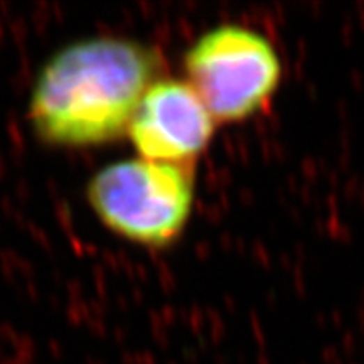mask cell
I'll use <instances>...</instances> for the list:
<instances>
[{
  "label": "cell",
  "mask_w": 364,
  "mask_h": 364,
  "mask_svg": "<svg viewBox=\"0 0 364 364\" xmlns=\"http://www.w3.org/2000/svg\"><path fill=\"white\" fill-rule=\"evenodd\" d=\"M162 65L155 47L129 38L66 44L34 79L27 110L34 134L47 145L70 149L115 142L127 135Z\"/></svg>",
  "instance_id": "cell-1"
},
{
  "label": "cell",
  "mask_w": 364,
  "mask_h": 364,
  "mask_svg": "<svg viewBox=\"0 0 364 364\" xmlns=\"http://www.w3.org/2000/svg\"><path fill=\"white\" fill-rule=\"evenodd\" d=\"M86 199L111 233L147 248H166L186 230L194 204V164L125 159L100 169Z\"/></svg>",
  "instance_id": "cell-2"
},
{
  "label": "cell",
  "mask_w": 364,
  "mask_h": 364,
  "mask_svg": "<svg viewBox=\"0 0 364 364\" xmlns=\"http://www.w3.org/2000/svg\"><path fill=\"white\" fill-rule=\"evenodd\" d=\"M182 68L216 123L258 115L274 98L283 70L270 39L230 22L199 35L184 53Z\"/></svg>",
  "instance_id": "cell-3"
},
{
  "label": "cell",
  "mask_w": 364,
  "mask_h": 364,
  "mask_svg": "<svg viewBox=\"0 0 364 364\" xmlns=\"http://www.w3.org/2000/svg\"><path fill=\"white\" fill-rule=\"evenodd\" d=\"M216 125L186 79L159 78L140 100L127 135L142 159L194 164L209 145Z\"/></svg>",
  "instance_id": "cell-4"
}]
</instances>
